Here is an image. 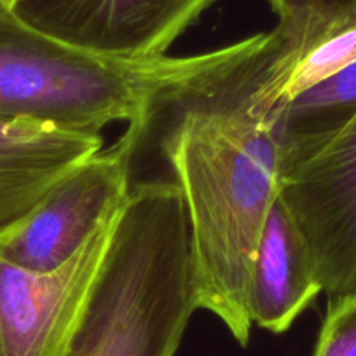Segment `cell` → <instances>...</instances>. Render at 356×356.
Wrapping results in <instances>:
<instances>
[{"label": "cell", "mask_w": 356, "mask_h": 356, "mask_svg": "<svg viewBox=\"0 0 356 356\" xmlns=\"http://www.w3.org/2000/svg\"><path fill=\"white\" fill-rule=\"evenodd\" d=\"M102 145L100 135L0 112V238L18 229L61 178Z\"/></svg>", "instance_id": "ba28073f"}, {"label": "cell", "mask_w": 356, "mask_h": 356, "mask_svg": "<svg viewBox=\"0 0 356 356\" xmlns=\"http://www.w3.org/2000/svg\"><path fill=\"white\" fill-rule=\"evenodd\" d=\"M224 51L108 56L60 42L19 18L0 65V112L91 136L128 121V133L140 142L161 100L213 67Z\"/></svg>", "instance_id": "3957f363"}, {"label": "cell", "mask_w": 356, "mask_h": 356, "mask_svg": "<svg viewBox=\"0 0 356 356\" xmlns=\"http://www.w3.org/2000/svg\"><path fill=\"white\" fill-rule=\"evenodd\" d=\"M215 0H22L23 22L91 53L163 56Z\"/></svg>", "instance_id": "8992f818"}, {"label": "cell", "mask_w": 356, "mask_h": 356, "mask_svg": "<svg viewBox=\"0 0 356 356\" xmlns=\"http://www.w3.org/2000/svg\"><path fill=\"white\" fill-rule=\"evenodd\" d=\"M280 22L328 26L356 16V0H269Z\"/></svg>", "instance_id": "7c38bea8"}, {"label": "cell", "mask_w": 356, "mask_h": 356, "mask_svg": "<svg viewBox=\"0 0 356 356\" xmlns=\"http://www.w3.org/2000/svg\"><path fill=\"white\" fill-rule=\"evenodd\" d=\"M136 140L124 133L65 175L25 222L0 238V259L33 273L70 260L128 197Z\"/></svg>", "instance_id": "5b68a950"}, {"label": "cell", "mask_w": 356, "mask_h": 356, "mask_svg": "<svg viewBox=\"0 0 356 356\" xmlns=\"http://www.w3.org/2000/svg\"><path fill=\"white\" fill-rule=\"evenodd\" d=\"M356 115V61L283 105V168L344 128Z\"/></svg>", "instance_id": "30bf717a"}, {"label": "cell", "mask_w": 356, "mask_h": 356, "mask_svg": "<svg viewBox=\"0 0 356 356\" xmlns=\"http://www.w3.org/2000/svg\"><path fill=\"white\" fill-rule=\"evenodd\" d=\"M275 46V30L227 46L156 108L166 114L161 152L186 203L197 309L239 346L252 335L253 259L282 187L283 105L262 89Z\"/></svg>", "instance_id": "6da1fadb"}, {"label": "cell", "mask_w": 356, "mask_h": 356, "mask_svg": "<svg viewBox=\"0 0 356 356\" xmlns=\"http://www.w3.org/2000/svg\"><path fill=\"white\" fill-rule=\"evenodd\" d=\"M197 311L189 220L173 180L129 189L61 356H175Z\"/></svg>", "instance_id": "7a4b0ae2"}, {"label": "cell", "mask_w": 356, "mask_h": 356, "mask_svg": "<svg viewBox=\"0 0 356 356\" xmlns=\"http://www.w3.org/2000/svg\"><path fill=\"white\" fill-rule=\"evenodd\" d=\"M280 196L309 246L323 292L356 293V115L285 164Z\"/></svg>", "instance_id": "277c9868"}, {"label": "cell", "mask_w": 356, "mask_h": 356, "mask_svg": "<svg viewBox=\"0 0 356 356\" xmlns=\"http://www.w3.org/2000/svg\"><path fill=\"white\" fill-rule=\"evenodd\" d=\"M18 19L19 16L15 11V8L0 4V65L4 61L6 51H8L9 40H11V35L15 32Z\"/></svg>", "instance_id": "4fadbf2b"}, {"label": "cell", "mask_w": 356, "mask_h": 356, "mask_svg": "<svg viewBox=\"0 0 356 356\" xmlns=\"http://www.w3.org/2000/svg\"><path fill=\"white\" fill-rule=\"evenodd\" d=\"M115 215L56 271L33 273L0 259V356H61L107 252Z\"/></svg>", "instance_id": "52a82bcc"}, {"label": "cell", "mask_w": 356, "mask_h": 356, "mask_svg": "<svg viewBox=\"0 0 356 356\" xmlns=\"http://www.w3.org/2000/svg\"><path fill=\"white\" fill-rule=\"evenodd\" d=\"M19 2H22V0H0V4H6V6H9V8H15V9Z\"/></svg>", "instance_id": "5bb4252c"}, {"label": "cell", "mask_w": 356, "mask_h": 356, "mask_svg": "<svg viewBox=\"0 0 356 356\" xmlns=\"http://www.w3.org/2000/svg\"><path fill=\"white\" fill-rule=\"evenodd\" d=\"M314 356H356V293L328 297Z\"/></svg>", "instance_id": "8fae6325"}, {"label": "cell", "mask_w": 356, "mask_h": 356, "mask_svg": "<svg viewBox=\"0 0 356 356\" xmlns=\"http://www.w3.org/2000/svg\"><path fill=\"white\" fill-rule=\"evenodd\" d=\"M323 292L313 255L278 194L267 213L250 282V314L253 325L283 334Z\"/></svg>", "instance_id": "9c48e42d"}]
</instances>
